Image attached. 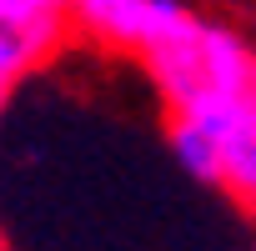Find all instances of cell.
Listing matches in <instances>:
<instances>
[{"label": "cell", "instance_id": "obj_2", "mask_svg": "<svg viewBox=\"0 0 256 251\" xmlns=\"http://www.w3.org/2000/svg\"><path fill=\"white\" fill-rule=\"evenodd\" d=\"M166 10V0H70L66 16H70V30L100 40V46H116V50H141L146 36L156 30Z\"/></svg>", "mask_w": 256, "mask_h": 251}, {"label": "cell", "instance_id": "obj_6", "mask_svg": "<svg viewBox=\"0 0 256 251\" xmlns=\"http://www.w3.org/2000/svg\"><path fill=\"white\" fill-rule=\"evenodd\" d=\"M60 6H70V0H60Z\"/></svg>", "mask_w": 256, "mask_h": 251}, {"label": "cell", "instance_id": "obj_7", "mask_svg": "<svg viewBox=\"0 0 256 251\" xmlns=\"http://www.w3.org/2000/svg\"><path fill=\"white\" fill-rule=\"evenodd\" d=\"M251 211H256V201H251Z\"/></svg>", "mask_w": 256, "mask_h": 251}, {"label": "cell", "instance_id": "obj_4", "mask_svg": "<svg viewBox=\"0 0 256 251\" xmlns=\"http://www.w3.org/2000/svg\"><path fill=\"white\" fill-rule=\"evenodd\" d=\"M46 60H50V56H46L40 46L16 40V36H0V120H6V110H10V100H16L20 80H26L30 70H40Z\"/></svg>", "mask_w": 256, "mask_h": 251}, {"label": "cell", "instance_id": "obj_1", "mask_svg": "<svg viewBox=\"0 0 256 251\" xmlns=\"http://www.w3.org/2000/svg\"><path fill=\"white\" fill-rule=\"evenodd\" d=\"M161 100L176 110L206 106H256V50L241 30L196 16L186 0H166V10L146 46L136 50Z\"/></svg>", "mask_w": 256, "mask_h": 251}, {"label": "cell", "instance_id": "obj_5", "mask_svg": "<svg viewBox=\"0 0 256 251\" xmlns=\"http://www.w3.org/2000/svg\"><path fill=\"white\" fill-rule=\"evenodd\" d=\"M0 251H6V231H0Z\"/></svg>", "mask_w": 256, "mask_h": 251}, {"label": "cell", "instance_id": "obj_3", "mask_svg": "<svg viewBox=\"0 0 256 251\" xmlns=\"http://www.w3.org/2000/svg\"><path fill=\"white\" fill-rule=\"evenodd\" d=\"M66 30H70V16L60 0H0V36L30 40L46 56H56L66 46Z\"/></svg>", "mask_w": 256, "mask_h": 251}]
</instances>
